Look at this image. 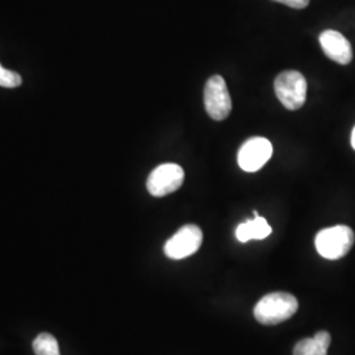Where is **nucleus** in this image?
<instances>
[{
	"mask_svg": "<svg viewBox=\"0 0 355 355\" xmlns=\"http://www.w3.org/2000/svg\"><path fill=\"white\" fill-rule=\"evenodd\" d=\"M184 182V170L177 164H164L154 168L148 178L146 187L155 198H162L179 190Z\"/></svg>",
	"mask_w": 355,
	"mask_h": 355,
	"instance_id": "5",
	"label": "nucleus"
},
{
	"mask_svg": "<svg viewBox=\"0 0 355 355\" xmlns=\"http://www.w3.org/2000/svg\"><path fill=\"white\" fill-rule=\"evenodd\" d=\"M272 229L268 225L266 218L261 216H255L253 220H248L236 230L237 240L240 242H248L250 240H265L271 234Z\"/></svg>",
	"mask_w": 355,
	"mask_h": 355,
	"instance_id": "9",
	"label": "nucleus"
},
{
	"mask_svg": "<svg viewBox=\"0 0 355 355\" xmlns=\"http://www.w3.org/2000/svg\"><path fill=\"white\" fill-rule=\"evenodd\" d=\"M320 44L327 57L340 64H349L353 60V49L347 38L337 31H325L320 35Z\"/></svg>",
	"mask_w": 355,
	"mask_h": 355,
	"instance_id": "8",
	"label": "nucleus"
},
{
	"mask_svg": "<svg viewBox=\"0 0 355 355\" xmlns=\"http://www.w3.org/2000/svg\"><path fill=\"white\" fill-rule=\"evenodd\" d=\"M297 308V299L291 293L272 292L257 303L254 308V318L263 325H278L291 318Z\"/></svg>",
	"mask_w": 355,
	"mask_h": 355,
	"instance_id": "1",
	"label": "nucleus"
},
{
	"mask_svg": "<svg viewBox=\"0 0 355 355\" xmlns=\"http://www.w3.org/2000/svg\"><path fill=\"white\" fill-rule=\"evenodd\" d=\"M21 83H23L21 76H19L17 73H15V71L8 70V69H4L0 64V86L1 87L15 89V87L21 86Z\"/></svg>",
	"mask_w": 355,
	"mask_h": 355,
	"instance_id": "12",
	"label": "nucleus"
},
{
	"mask_svg": "<svg viewBox=\"0 0 355 355\" xmlns=\"http://www.w3.org/2000/svg\"><path fill=\"white\" fill-rule=\"evenodd\" d=\"M274 1L282 3L284 6H288V7L296 8V10H303L309 4V0H274Z\"/></svg>",
	"mask_w": 355,
	"mask_h": 355,
	"instance_id": "13",
	"label": "nucleus"
},
{
	"mask_svg": "<svg viewBox=\"0 0 355 355\" xmlns=\"http://www.w3.org/2000/svg\"><path fill=\"white\" fill-rule=\"evenodd\" d=\"M353 229L346 225H336L320 230L315 239L318 254L327 259H340L349 253L354 245Z\"/></svg>",
	"mask_w": 355,
	"mask_h": 355,
	"instance_id": "2",
	"label": "nucleus"
},
{
	"mask_svg": "<svg viewBox=\"0 0 355 355\" xmlns=\"http://www.w3.org/2000/svg\"><path fill=\"white\" fill-rule=\"evenodd\" d=\"M33 352L36 355H61L58 341L49 333L38 334L33 341Z\"/></svg>",
	"mask_w": 355,
	"mask_h": 355,
	"instance_id": "11",
	"label": "nucleus"
},
{
	"mask_svg": "<svg viewBox=\"0 0 355 355\" xmlns=\"http://www.w3.org/2000/svg\"><path fill=\"white\" fill-rule=\"evenodd\" d=\"M330 341L331 338L328 331H318L312 338H304L296 343L293 355H327Z\"/></svg>",
	"mask_w": 355,
	"mask_h": 355,
	"instance_id": "10",
	"label": "nucleus"
},
{
	"mask_svg": "<svg viewBox=\"0 0 355 355\" xmlns=\"http://www.w3.org/2000/svg\"><path fill=\"white\" fill-rule=\"evenodd\" d=\"M204 105L207 114L216 121H223L232 111V99L223 76H211L204 87Z\"/></svg>",
	"mask_w": 355,
	"mask_h": 355,
	"instance_id": "4",
	"label": "nucleus"
},
{
	"mask_svg": "<svg viewBox=\"0 0 355 355\" xmlns=\"http://www.w3.org/2000/svg\"><path fill=\"white\" fill-rule=\"evenodd\" d=\"M272 155L271 142L263 137H253L242 144L239 150V165L243 171L255 173L266 165Z\"/></svg>",
	"mask_w": 355,
	"mask_h": 355,
	"instance_id": "7",
	"label": "nucleus"
},
{
	"mask_svg": "<svg viewBox=\"0 0 355 355\" xmlns=\"http://www.w3.org/2000/svg\"><path fill=\"white\" fill-rule=\"evenodd\" d=\"M352 146L354 148L355 150V127L354 129H353V133H352Z\"/></svg>",
	"mask_w": 355,
	"mask_h": 355,
	"instance_id": "14",
	"label": "nucleus"
},
{
	"mask_svg": "<svg viewBox=\"0 0 355 355\" xmlns=\"http://www.w3.org/2000/svg\"><path fill=\"white\" fill-rule=\"evenodd\" d=\"M203 243V232L198 225L189 224L178 230L166 242L165 254L170 259H183L196 253Z\"/></svg>",
	"mask_w": 355,
	"mask_h": 355,
	"instance_id": "6",
	"label": "nucleus"
},
{
	"mask_svg": "<svg viewBox=\"0 0 355 355\" xmlns=\"http://www.w3.org/2000/svg\"><path fill=\"white\" fill-rule=\"evenodd\" d=\"M275 94L280 103L290 111H296L304 105L306 101V79L296 70L280 73L274 82Z\"/></svg>",
	"mask_w": 355,
	"mask_h": 355,
	"instance_id": "3",
	"label": "nucleus"
}]
</instances>
